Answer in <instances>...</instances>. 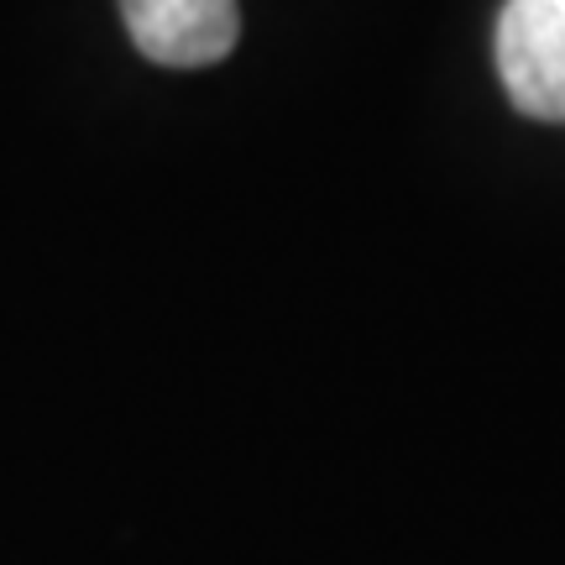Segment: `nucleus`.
<instances>
[{"instance_id":"2","label":"nucleus","mask_w":565,"mask_h":565,"mask_svg":"<svg viewBox=\"0 0 565 565\" xmlns=\"http://www.w3.org/2000/svg\"><path fill=\"white\" fill-rule=\"evenodd\" d=\"M121 17L137 53L162 68L221 63L242 38L236 0H121Z\"/></svg>"},{"instance_id":"1","label":"nucleus","mask_w":565,"mask_h":565,"mask_svg":"<svg viewBox=\"0 0 565 565\" xmlns=\"http://www.w3.org/2000/svg\"><path fill=\"white\" fill-rule=\"evenodd\" d=\"M498 79L534 121H565V0H508L498 17Z\"/></svg>"}]
</instances>
